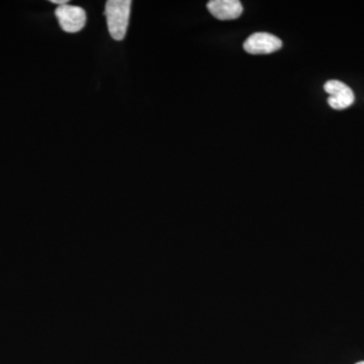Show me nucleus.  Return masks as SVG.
Here are the masks:
<instances>
[{
    "instance_id": "nucleus-3",
    "label": "nucleus",
    "mask_w": 364,
    "mask_h": 364,
    "mask_svg": "<svg viewBox=\"0 0 364 364\" xmlns=\"http://www.w3.org/2000/svg\"><path fill=\"white\" fill-rule=\"evenodd\" d=\"M243 47L249 54H272L282 49V42L272 33H256L245 41Z\"/></svg>"
},
{
    "instance_id": "nucleus-7",
    "label": "nucleus",
    "mask_w": 364,
    "mask_h": 364,
    "mask_svg": "<svg viewBox=\"0 0 364 364\" xmlns=\"http://www.w3.org/2000/svg\"><path fill=\"white\" fill-rule=\"evenodd\" d=\"M356 364H364V361H360V363H356Z\"/></svg>"
},
{
    "instance_id": "nucleus-5",
    "label": "nucleus",
    "mask_w": 364,
    "mask_h": 364,
    "mask_svg": "<svg viewBox=\"0 0 364 364\" xmlns=\"http://www.w3.org/2000/svg\"><path fill=\"white\" fill-rule=\"evenodd\" d=\"M208 9L220 21L236 20L243 13L239 0H212L208 2Z\"/></svg>"
},
{
    "instance_id": "nucleus-6",
    "label": "nucleus",
    "mask_w": 364,
    "mask_h": 364,
    "mask_svg": "<svg viewBox=\"0 0 364 364\" xmlns=\"http://www.w3.org/2000/svg\"><path fill=\"white\" fill-rule=\"evenodd\" d=\"M52 4H58L59 6H66L68 4V0H52Z\"/></svg>"
},
{
    "instance_id": "nucleus-2",
    "label": "nucleus",
    "mask_w": 364,
    "mask_h": 364,
    "mask_svg": "<svg viewBox=\"0 0 364 364\" xmlns=\"http://www.w3.org/2000/svg\"><path fill=\"white\" fill-rule=\"evenodd\" d=\"M55 16L59 21L62 30L66 33H77L85 28L86 13L85 9L75 6H58L55 11Z\"/></svg>"
},
{
    "instance_id": "nucleus-1",
    "label": "nucleus",
    "mask_w": 364,
    "mask_h": 364,
    "mask_svg": "<svg viewBox=\"0 0 364 364\" xmlns=\"http://www.w3.org/2000/svg\"><path fill=\"white\" fill-rule=\"evenodd\" d=\"M131 6V0H109L105 4L107 28L112 39L122 41L126 37Z\"/></svg>"
},
{
    "instance_id": "nucleus-4",
    "label": "nucleus",
    "mask_w": 364,
    "mask_h": 364,
    "mask_svg": "<svg viewBox=\"0 0 364 364\" xmlns=\"http://www.w3.org/2000/svg\"><path fill=\"white\" fill-rule=\"evenodd\" d=\"M326 92L329 95L328 104L334 109H345L353 105L355 97L348 85L339 80H329L324 85Z\"/></svg>"
}]
</instances>
